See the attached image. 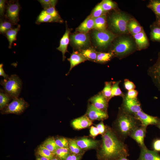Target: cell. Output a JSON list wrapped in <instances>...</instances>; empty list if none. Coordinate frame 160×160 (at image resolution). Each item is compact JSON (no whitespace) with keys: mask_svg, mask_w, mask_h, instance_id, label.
<instances>
[{"mask_svg":"<svg viewBox=\"0 0 160 160\" xmlns=\"http://www.w3.org/2000/svg\"><path fill=\"white\" fill-rule=\"evenodd\" d=\"M100 155L103 160H116L129 156L128 147L123 140L111 129L107 128L103 135Z\"/></svg>","mask_w":160,"mask_h":160,"instance_id":"1","label":"cell"},{"mask_svg":"<svg viewBox=\"0 0 160 160\" xmlns=\"http://www.w3.org/2000/svg\"><path fill=\"white\" fill-rule=\"evenodd\" d=\"M116 124L120 137L123 140L141 125L139 120L122 107L120 108Z\"/></svg>","mask_w":160,"mask_h":160,"instance_id":"2","label":"cell"},{"mask_svg":"<svg viewBox=\"0 0 160 160\" xmlns=\"http://www.w3.org/2000/svg\"><path fill=\"white\" fill-rule=\"evenodd\" d=\"M1 84L4 92L12 99L18 98L22 87V82L16 74H12L7 79H2Z\"/></svg>","mask_w":160,"mask_h":160,"instance_id":"3","label":"cell"},{"mask_svg":"<svg viewBox=\"0 0 160 160\" xmlns=\"http://www.w3.org/2000/svg\"><path fill=\"white\" fill-rule=\"evenodd\" d=\"M130 20L126 14L120 12L113 14L109 19L110 25L115 32L126 33L129 31L127 25Z\"/></svg>","mask_w":160,"mask_h":160,"instance_id":"4","label":"cell"},{"mask_svg":"<svg viewBox=\"0 0 160 160\" xmlns=\"http://www.w3.org/2000/svg\"><path fill=\"white\" fill-rule=\"evenodd\" d=\"M133 44L132 41L127 37H122L115 42L112 52L114 55L119 57L125 56L133 50Z\"/></svg>","mask_w":160,"mask_h":160,"instance_id":"5","label":"cell"},{"mask_svg":"<svg viewBox=\"0 0 160 160\" xmlns=\"http://www.w3.org/2000/svg\"><path fill=\"white\" fill-rule=\"evenodd\" d=\"M93 34L97 45L101 48H106L115 37L113 34L106 30L99 31L95 30Z\"/></svg>","mask_w":160,"mask_h":160,"instance_id":"6","label":"cell"},{"mask_svg":"<svg viewBox=\"0 0 160 160\" xmlns=\"http://www.w3.org/2000/svg\"><path fill=\"white\" fill-rule=\"evenodd\" d=\"M28 106V103L22 98H17L8 105L3 111L5 114H19L22 113Z\"/></svg>","mask_w":160,"mask_h":160,"instance_id":"7","label":"cell"},{"mask_svg":"<svg viewBox=\"0 0 160 160\" xmlns=\"http://www.w3.org/2000/svg\"><path fill=\"white\" fill-rule=\"evenodd\" d=\"M20 5L18 1H10L6 7V17L14 25H16L19 21V13Z\"/></svg>","mask_w":160,"mask_h":160,"instance_id":"8","label":"cell"},{"mask_svg":"<svg viewBox=\"0 0 160 160\" xmlns=\"http://www.w3.org/2000/svg\"><path fill=\"white\" fill-rule=\"evenodd\" d=\"M148 73L154 84L160 91V51L156 62L149 68Z\"/></svg>","mask_w":160,"mask_h":160,"instance_id":"9","label":"cell"},{"mask_svg":"<svg viewBox=\"0 0 160 160\" xmlns=\"http://www.w3.org/2000/svg\"><path fill=\"white\" fill-rule=\"evenodd\" d=\"M121 107L133 115L142 110L140 104L137 98L129 99L126 97L125 96L123 97V103Z\"/></svg>","mask_w":160,"mask_h":160,"instance_id":"10","label":"cell"},{"mask_svg":"<svg viewBox=\"0 0 160 160\" xmlns=\"http://www.w3.org/2000/svg\"><path fill=\"white\" fill-rule=\"evenodd\" d=\"M71 40L74 45L80 49L86 47L90 42L89 36L87 33L79 32L71 35Z\"/></svg>","mask_w":160,"mask_h":160,"instance_id":"11","label":"cell"},{"mask_svg":"<svg viewBox=\"0 0 160 160\" xmlns=\"http://www.w3.org/2000/svg\"><path fill=\"white\" fill-rule=\"evenodd\" d=\"M86 116L91 120H103L108 117L107 113L98 109L91 104L88 107Z\"/></svg>","mask_w":160,"mask_h":160,"instance_id":"12","label":"cell"},{"mask_svg":"<svg viewBox=\"0 0 160 160\" xmlns=\"http://www.w3.org/2000/svg\"><path fill=\"white\" fill-rule=\"evenodd\" d=\"M89 101L97 108L107 112L109 101L101 92L91 97Z\"/></svg>","mask_w":160,"mask_h":160,"instance_id":"13","label":"cell"},{"mask_svg":"<svg viewBox=\"0 0 160 160\" xmlns=\"http://www.w3.org/2000/svg\"><path fill=\"white\" fill-rule=\"evenodd\" d=\"M135 118L139 120L141 123V125L146 127L150 125H156L159 118L149 115L142 110L139 111L134 115Z\"/></svg>","mask_w":160,"mask_h":160,"instance_id":"14","label":"cell"},{"mask_svg":"<svg viewBox=\"0 0 160 160\" xmlns=\"http://www.w3.org/2000/svg\"><path fill=\"white\" fill-rule=\"evenodd\" d=\"M146 128L141 125L132 132L129 135L138 143L141 148H146L144 142Z\"/></svg>","mask_w":160,"mask_h":160,"instance_id":"15","label":"cell"},{"mask_svg":"<svg viewBox=\"0 0 160 160\" xmlns=\"http://www.w3.org/2000/svg\"><path fill=\"white\" fill-rule=\"evenodd\" d=\"M70 31V29L66 27L65 31L60 40L59 46L57 48V50L62 53L63 61H64L66 58L65 53L68 52L67 47L69 43Z\"/></svg>","mask_w":160,"mask_h":160,"instance_id":"16","label":"cell"},{"mask_svg":"<svg viewBox=\"0 0 160 160\" xmlns=\"http://www.w3.org/2000/svg\"><path fill=\"white\" fill-rule=\"evenodd\" d=\"M67 60L70 62V67L69 71L66 74V75L68 74L74 67L87 60L79 52L77 51H73L71 54L70 57L67 59Z\"/></svg>","mask_w":160,"mask_h":160,"instance_id":"17","label":"cell"},{"mask_svg":"<svg viewBox=\"0 0 160 160\" xmlns=\"http://www.w3.org/2000/svg\"><path fill=\"white\" fill-rule=\"evenodd\" d=\"M92 124L91 120L86 115L75 119L71 123L73 127L77 129H80L88 127Z\"/></svg>","mask_w":160,"mask_h":160,"instance_id":"18","label":"cell"},{"mask_svg":"<svg viewBox=\"0 0 160 160\" xmlns=\"http://www.w3.org/2000/svg\"><path fill=\"white\" fill-rule=\"evenodd\" d=\"M137 160H160V155L154 151L148 150L147 147L141 148Z\"/></svg>","mask_w":160,"mask_h":160,"instance_id":"19","label":"cell"},{"mask_svg":"<svg viewBox=\"0 0 160 160\" xmlns=\"http://www.w3.org/2000/svg\"><path fill=\"white\" fill-rule=\"evenodd\" d=\"M95 19L91 15H89L76 28V31L79 33H87L90 30L93 29Z\"/></svg>","mask_w":160,"mask_h":160,"instance_id":"20","label":"cell"},{"mask_svg":"<svg viewBox=\"0 0 160 160\" xmlns=\"http://www.w3.org/2000/svg\"><path fill=\"white\" fill-rule=\"evenodd\" d=\"M133 36L138 50L144 49L148 46L149 42L148 39L143 30Z\"/></svg>","mask_w":160,"mask_h":160,"instance_id":"21","label":"cell"},{"mask_svg":"<svg viewBox=\"0 0 160 160\" xmlns=\"http://www.w3.org/2000/svg\"><path fill=\"white\" fill-rule=\"evenodd\" d=\"M76 142L81 149L94 148L97 145L98 143L97 141L86 137L76 140Z\"/></svg>","mask_w":160,"mask_h":160,"instance_id":"22","label":"cell"},{"mask_svg":"<svg viewBox=\"0 0 160 160\" xmlns=\"http://www.w3.org/2000/svg\"><path fill=\"white\" fill-rule=\"evenodd\" d=\"M20 25H17V26L9 30L5 33L6 37L9 41V48H11L12 43L17 39V36L18 32L20 30Z\"/></svg>","mask_w":160,"mask_h":160,"instance_id":"23","label":"cell"},{"mask_svg":"<svg viewBox=\"0 0 160 160\" xmlns=\"http://www.w3.org/2000/svg\"><path fill=\"white\" fill-rule=\"evenodd\" d=\"M106 17L105 15L95 19L93 29L98 31H103L106 30Z\"/></svg>","mask_w":160,"mask_h":160,"instance_id":"24","label":"cell"},{"mask_svg":"<svg viewBox=\"0 0 160 160\" xmlns=\"http://www.w3.org/2000/svg\"><path fill=\"white\" fill-rule=\"evenodd\" d=\"M79 52L87 60L95 62L97 52L93 48H90L87 49H81Z\"/></svg>","mask_w":160,"mask_h":160,"instance_id":"25","label":"cell"},{"mask_svg":"<svg viewBox=\"0 0 160 160\" xmlns=\"http://www.w3.org/2000/svg\"><path fill=\"white\" fill-rule=\"evenodd\" d=\"M127 28L133 35L137 34L142 31V28L137 21L134 19H130L127 25Z\"/></svg>","mask_w":160,"mask_h":160,"instance_id":"26","label":"cell"},{"mask_svg":"<svg viewBox=\"0 0 160 160\" xmlns=\"http://www.w3.org/2000/svg\"><path fill=\"white\" fill-rule=\"evenodd\" d=\"M114 56L112 52H97L95 62L101 63H105L110 61Z\"/></svg>","mask_w":160,"mask_h":160,"instance_id":"27","label":"cell"},{"mask_svg":"<svg viewBox=\"0 0 160 160\" xmlns=\"http://www.w3.org/2000/svg\"><path fill=\"white\" fill-rule=\"evenodd\" d=\"M55 22L52 17L44 9L42 10L38 16L36 23L38 24L43 23Z\"/></svg>","mask_w":160,"mask_h":160,"instance_id":"28","label":"cell"},{"mask_svg":"<svg viewBox=\"0 0 160 160\" xmlns=\"http://www.w3.org/2000/svg\"><path fill=\"white\" fill-rule=\"evenodd\" d=\"M41 145L53 153L59 148L56 143L55 139L52 137L46 140Z\"/></svg>","mask_w":160,"mask_h":160,"instance_id":"29","label":"cell"},{"mask_svg":"<svg viewBox=\"0 0 160 160\" xmlns=\"http://www.w3.org/2000/svg\"><path fill=\"white\" fill-rule=\"evenodd\" d=\"M37 153L39 156L46 158L49 160L52 158L55 155L53 153L50 152L42 145L38 148Z\"/></svg>","mask_w":160,"mask_h":160,"instance_id":"30","label":"cell"},{"mask_svg":"<svg viewBox=\"0 0 160 160\" xmlns=\"http://www.w3.org/2000/svg\"><path fill=\"white\" fill-rule=\"evenodd\" d=\"M150 36L152 40L160 42V26L154 23L151 27Z\"/></svg>","mask_w":160,"mask_h":160,"instance_id":"31","label":"cell"},{"mask_svg":"<svg viewBox=\"0 0 160 160\" xmlns=\"http://www.w3.org/2000/svg\"><path fill=\"white\" fill-rule=\"evenodd\" d=\"M148 7L153 12L157 19L160 18V0H151Z\"/></svg>","mask_w":160,"mask_h":160,"instance_id":"32","label":"cell"},{"mask_svg":"<svg viewBox=\"0 0 160 160\" xmlns=\"http://www.w3.org/2000/svg\"><path fill=\"white\" fill-rule=\"evenodd\" d=\"M113 81H106L103 89L101 92L103 96L108 100L111 99Z\"/></svg>","mask_w":160,"mask_h":160,"instance_id":"33","label":"cell"},{"mask_svg":"<svg viewBox=\"0 0 160 160\" xmlns=\"http://www.w3.org/2000/svg\"><path fill=\"white\" fill-rule=\"evenodd\" d=\"M70 150L68 148H58L54 153L61 160H65L70 155Z\"/></svg>","mask_w":160,"mask_h":160,"instance_id":"34","label":"cell"},{"mask_svg":"<svg viewBox=\"0 0 160 160\" xmlns=\"http://www.w3.org/2000/svg\"><path fill=\"white\" fill-rule=\"evenodd\" d=\"M44 9L52 17L55 22L59 23L63 22V20L61 19L58 12L56 10L55 7H51Z\"/></svg>","mask_w":160,"mask_h":160,"instance_id":"35","label":"cell"},{"mask_svg":"<svg viewBox=\"0 0 160 160\" xmlns=\"http://www.w3.org/2000/svg\"><path fill=\"white\" fill-rule=\"evenodd\" d=\"M120 82V81L115 82L113 81L111 99L115 96H121L123 98L125 96L119 87V84Z\"/></svg>","mask_w":160,"mask_h":160,"instance_id":"36","label":"cell"},{"mask_svg":"<svg viewBox=\"0 0 160 160\" xmlns=\"http://www.w3.org/2000/svg\"><path fill=\"white\" fill-rule=\"evenodd\" d=\"M12 98L4 91L0 89V109H2L8 105V103Z\"/></svg>","mask_w":160,"mask_h":160,"instance_id":"37","label":"cell"},{"mask_svg":"<svg viewBox=\"0 0 160 160\" xmlns=\"http://www.w3.org/2000/svg\"><path fill=\"white\" fill-rule=\"evenodd\" d=\"M14 25L9 20H1L0 24V33L1 34H4L9 30L13 28Z\"/></svg>","mask_w":160,"mask_h":160,"instance_id":"38","label":"cell"},{"mask_svg":"<svg viewBox=\"0 0 160 160\" xmlns=\"http://www.w3.org/2000/svg\"><path fill=\"white\" fill-rule=\"evenodd\" d=\"M100 4L104 12L110 10L116 6V4L114 2L110 0H103Z\"/></svg>","mask_w":160,"mask_h":160,"instance_id":"39","label":"cell"},{"mask_svg":"<svg viewBox=\"0 0 160 160\" xmlns=\"http://www.w3.org/2000/svg\"><path fill=\"white\" fill-rule=\"evenodd\" d=\"M68 147L70 151L73 154H79L81 151V149L77 145L76 141L70 139L68 140Z\"/></svg>","mask_w":160,"mask_h":160,"instance_id":"40","label":"cell"},{"mask_svg":"<svg viewBox=\"0 0 160 160\" xmlns=\"http://www.w3.org/2000/svg\"><path fill=\"white\" fill-rule=\"evenodd\" d=\"M103 11L101 5L99 4L97 5L93 10L91 15L94 18L100 17L103 14Z\"/></svg>","mask_w":160,"mask_h":160,"instance_id":"41","label":"cell"},{"mask_svg":"<svg viewBox=\"0 0 160 160\" xmlns=\"http://www.w3.org/2000/svg\"><path fill=\"white\" fill-rule=\"evenodd\" d=\"M56 143L59 148L68 147V140L63 137H60L55 139Z\"/></svg>","mask_w":160,"mask_h":160,"instance_id":"42","label":"cell"},{"mask_svg":"<svg viewBox=\"0 0 160 160\" xmlns=\"http://www.w3.org/2000/svg\"><path fill=\"white\" fill-rule=\"evenodd\" d=\"M38 1L41 4L44 9L52 7H55L57 1L55 0H39Z\"/></svg>","mask_w":160,"mask_h":160,"instance_id":"43","label":"cell"},{"mask_svg":"<svg viewBox=\"0 0 160 160\" xmlns=\"http://www.w3.org/2000/svg\"><path fill=\"white\" fill-rule=\"evenodd\" d=\"M124 85L125 88L128 91L134 89L135 88L133 83L128 79L124 80Z\"/></svg>","mask_w":160,"mask_h":160,"instance_id":"44","label":"cell"},{"mask_svg":"<svg viewBox=\"0 0 160 160\" xmlns=\"http://www.w3.org/2000/svg\"><path fill=\"white\" fill-rule=\"evenodd\" d=\"M137 91L135 89L128 91L125 97L129 99H135L137 98L138 95Z\"/></svg>","mask_w":160,"mask_h":160,"instance_id":"45","label":"cell"},{"mask_svg":"<svg viewBox=\"0 0 160 160\" xmlns=\"http://www.w3.org/2000/svg\"><path fill=\"white\" fill-rule=\"evenodd\" d=\"M6 1L4 0H0V14L1 17L4 16V12L6 9Z\"/></svg>","mask_w":160,"mask_h":160,"instance_id":"46","label":"cell"},{"mask_svg":"<svg viewBox=\"0 0 160 160\" xmlns=\"http://www.w3.org/2000/svg\"><path fill=\"white\" fill-rule=\"evenodd\" d=\"M96 127L99 131L100 134L103 135L105 132L106 129L103 121L96 125Z\"/></svg>","mask_w":160,"mask_h":160,"instance_id":"47","label":"cell"},{"mask_svg":"<svg viewBox=\"0 0 160 160\" xmlns=\"http://www.w3.org/2000/svg\"><path fill=\"white\" fill-rule=\"evenodd\" d=\"M89 132L90 135L93 137H95L100 134V132L98 129L96 127L93 126L90 127Z\"/></svg>","mask_w":160,"mask_h":160,"instance_id":"48","label":"cell"},{"mask_svg":"<svg viewBox=\"0 0 160 160\" xmlns=\"http://www.w3.org/2000/svg\"><path fill=\"white\" fill-rule=\"evenodd\" d=\"M153 148L156 152H160V139H156L153 143Z\"/></svg>","mask_w":160,"mask_h":160,"instance_id":"49","label":"cell"},{"mask_svg":"<svg viewBox=\"0 0 160 160\" xmlns=\"http://www.w3.org/2000/svg\"><path fill=\"white\" fill-rule=\"evenodd\" d=\"M81 157L80 154H72L69 155L65 160H79Z\"/></svg>","mask_w":160,"mask_h":160,"instance_id":"50","label":"cell"},{"mask_svg":"<svg viewBox=\"0 0 160 160\" xmlns=\"http://www.w3.org/2000/svg\"><path fill=\"white\" fill-rule=\"evenodd\" d=\"M3 65L2 63L0 64V76L4 77V79H7L9 77V76L6 74L3 68Z\"/></svg>","mask_w":160,"mask_h":160,"instance_id":"51","label":"cell"},{"mask_svg":"<svg viewBox=\"0 0 160 160\" xmlns=\"http://www.w3.org/2000/svg\"><path fill=\"white\" fill-rule=\"evenodd\" d=\"M36 160H49L47 159L44 157H41L39 156L37 158Z\"/></svg>","mask_w":160,"mask_h":160,"instance_id":"52","label":"cell"},{"mask_svg":"<svg viewBox=\"0 0 160 160\" xmlns=\"http://www.w3.org/2000/svg\"><path fill=\"white\" fill-rule=\"evenodd\" d=\"M116 160H129L127 158V157H121Z\"/></svg>","mask_w":160,"mask_h":160,"instance_id":"53","label":"cell"},{"mask_svg":"<svg viewBox=\"0 0 160 160\" xmlns=\"http://www.w3.org/2000/svg\"><path fill=\"white\" fill-rule=\"evenodd\" d=\"M156 126L160 129V119L159 118L158 122L156 125Z\"/></svg>","mask_w":160,"mask_h":160,"instance_id":"54","label":"cell"},{"mask_svg":"<svg viewBox=\"0 0 160 160\" xmlns=\"http://www.w3.org/2000/svg\"><path fill=\"white\" fill-rule=\"evenodd\" d=\"M155 23L160 26V18L157 19Z\"/></svg>","mask_w":160,"mask_h":160,"instance_id":"55","label":"cell"},{"mask_svg":"<svg viewBox=\"0 0 160 160\" xmlns=\"http://www.w3.org/2000/svg\"><path fill=\"white\" fill-rule=\"evenodd\" d=\"M50 160H60L56 157H54L52 158Z\"/></svg>","mask_w":160,"mask_h":160,"instance_id":"56","label":"cell"}]
</instances>
